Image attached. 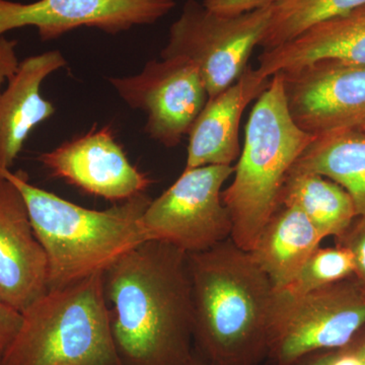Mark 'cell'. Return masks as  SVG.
I'll return each mask as SVG.
<instances>
[{
  "label": "cell",
  "mask_w": 365,
  "mask_h": 365,
  "mask_svg": "<svg viewBox=\"0 0 365 365\" xmlns=\"http://www.w3.org/2000/svg\"><path fill=\"white\" fill-rule=\"evenodd\" d=\"M365 6V0H278L260 46L272 49L295 39L313 26Z\"/></svg>",
  "instance_id": "20"
},
{
  "label": "cell",
  "mask_w": 365,
  "mask_h": 365,
  "mask_svg": "<svg viewBox=\"0 0 365 365\" xmlns=\"http://www.w3.org/2000/svg\"><path fill=\"white\" fill-rule=\"evenodd\" d=\"M21 314L20 328L0 365H122L104 272L47 289Z\"/></svg>",
  "instance_id": "5"
},
{
  "label": "cell",
  "mask_w": 365,
  "mask_h": 365,
  "mask_svg": "<svg viewBox=\"0 0 365 365\" xmlns=\"http://www.w3.org/2000/svg\"><path fill=\"white\" fill-rule=\"evenodd\" d=\"M314 137L290 116L282 78L274 74L250 114L234 180L222 194L232 218L230 239L240 248L253 250L262 230L280 207L288 173Z\"/></svg>",
  "instance_id": "4"
},
{
  "label": "cell",
  "mask_w": 365,
  "mask_h": 365,
  "mask_svg": "<svg viewBox=\"0 0 365 365\" xmlns=\"http://www.w3.org/2000/svg\"><path fill=\"white\" fill-rule=\"evenodd\" d=\"M195 356L206 365L267 359L275 289L250 252L225 240L188 254Z\"/></svg>",
  "instance_id": "2"
},
{
  "label": "cell",
  "mask_w": 365,
  "mask_h": 365,
  "mask_svg": "<svg viewBox=\"0 0 365 365\" xmlns=\"http://www.w3.org/2000/svg\"><path fill=\"white\" fill-rule=\"evenodd\" d=\"M323 60L365 66V6L319 24L285 44L264 50L257 71L270 78L278 72Z\"/></svg>",
  "instance_id": "16"
},
{
  "label": "cell",
  "mask_w": 365,
  "mask_h": 365,
  "mask_svg": "<svg viewBox=\"0 0 365 365\" xmlns=\"http://www.w3.org/2000/svg\"><path fill=\"white\" fill-rule=\"evenodd\" d=\"M115 347L122 365H191L193 307L188 254L146 241L104 272Z\"/></svg>",
  "instance_id": "1"
},
{
  "label": "cell",
  "mask_w": 365,
  "mask_h": 365,
  "mask_svg": "<svg viewBox=\"0 0 365 365\" xmlns=\"http://www.w3.org/2000/svg\"><path fill=\"white\" fill-rule=\"evenodd\" d=\"M324 237L302 211L281 205L262 230L250 254L279 292L299 272Z\"/></svg>",
  "instance_id": "17"
},
{
  "label": "cell",
  "mask_w": 365,
  "mask_h": 365,
  "mask_svg": "<svg viewBox=\"0 0 365 365\" xmlns=\"http://www.w3.org/2000/svg\"><path fill=\"white\" fill-rule=\"evenodd\" d=\"M345 348L338 352L337 356L335 357L331 365H364L356 353L352 349L346 350Z\"/></svg>",
  "instance_id": "27"
},
{
  "label": "cell",
  "mask_w": 365,
  "mask_h": 365,
  "mask_svg": "<svg viewBox=\"0 0 365 365\" xmlns=\"http://www.w3.org/2000/svg\"><path fill=\"white\" fill-rule=\"evenodd\" d=\"M348 232L340 240L339 244L351 251L354 259V276L365 288V218L357 217Z\"/></svg>",
  "instance_id": "22"
},
{
  "label": "cell",
  "mask_w": 365,
  "mask_h": 365,
  "mask_svg": "<svg viewBox=\"0 0 365 365\" xmlns=\"http://www.w3.org/2000/svg\"><path fill=\"white\" fill-rule=\"evenodd\" d=\"M191 365H206V364H203V362L201 361V360H199L196 357L195 361H194L193 364H192Z\"/></svg>",
  "instance_id": "29"
},
{
  "label": "cell",
  "mask_w": 365,
  "mask_h": 365,
  "mask_svg": "<svg viewBox=\"0 0 365 365\" xmlns=\"http://www.w3.org/2000/svg\"><path fill=\"white\" fill-rule=\"evenodd\" d=\"M109 81L129 107L145 113L144 131L165 148L181 143L209 100L198 68L184 57L151 60L140 73Z\"/></svg>",
  "instance_id": "9"
},
{
  "label": "cell",
  "mask_w": 365,
  "mask_h": 365,
  "mask_svg": "<svg viewBox=\"0 0 365 365\" xmlns=\"http://www.w3.org/2000/svg\"><path fill=\"white\" fill-rule=\"evenodd\" d=\"M292 170L337 182L351 197L357 216L365 218V133L357 127L314 137Z\"/></svg>",
  "instance_id": "18"
},
{
  "label": "cell",
  "mask_w": 365,
  "mask_h": 365,
  "mask_svg": "<svg viewBox=\"0 0 365 365\" xmlns=\"http://www.w3.org/2000/svg\"><path fill=\"white\" fill-rule=\"evenodd\" d=\"M16 41L6 39L4 36L0 37V91L4 81H9L20 66L16 56Z\"/></svg>",
  "instance_id": "25"
},
{
  "label": "cell",
  "mask_w": 365,
  "mask_h": 365,
  "mask_svg": "<svg viewBox=\"0 0 365 365\" xmlns=\"http://www.w3.org/2000/svg\"><path fill=\"white\" fill-rule=\"evenodd\" d=\"M290 116L314 136L365 121V66L323 60L278 72Z\"/></svg>",
  "instance_id": "10"
},
{
  "label": "cell",
  "mask_w": 365,
  "mask_h": 365,
  "mask_svg": "<svg viewBox=\"0 0 365 365\" xmlns=\"http://www.w3.org/2000/svg\"><path fill=\"white\" fill-rule=\"evenodd\" d=\"M234 173V165L185 169L144 211L141 223L146 240L169 242L191 254L230 239L232 218L222 194Z\"/></svg>",
  "instance_id": "8"
},
{
  "label": "cell",
  "mask_w": 365,
  "mask_h": 365,
  "mask_svg": "<svg viewBox=\"0 0 365 365\" xmlns=\"http://www.w3.org/2000/svg\"><path fill=\"white\" fill-rule=\"evenodd\" d=\"M0 177L20 190L34 232L48 262V289L105 272L146 240L141 218L150 198L145 193L105 210L67 201L29 182L23 172L0 169Z\"/></svg>",
  "instance_id": "3"
},
{
  "label": "cell",
  "mask_w": 365,
  "mask_h": 365,
  "mask_svg": "<svg viewBox=\"0 0 365 365\" xmlns=\"http://www.w3.org/2000/svg\"><path fill=\"white\" fill-rule=\"evenodd\" d=\"M278 0H203V6L220 16H235L272 6Z\"/></svg>",
  "instance_id": "23"
},
{
  "label": "cell",
  "mask_w": 365,
  "mask_h": 365,
  "mask_svg": "<svg viewBox=\"0 0 365 365\" xmlns=\"http://www.w3.org/2000/svg\"><path fill=\"white\" fill-rule=\"evenodd\" d=\"M269 81L248 66L232 86L209 98L189 132L185 169L232 165L241 155L239 131L242 113L267 88Z\"/></svg>",
  "instance_id": "14"
},
{
  "label": "cell",
  "mask_w": 365,
  "mask_h": 365,
  "mask_svg": "<svg viewBox=\"0 0 365 365\" xmlns=\"http://www.w3.org/2000/svg\"><path fill=\"white\" fill-rule=\"evenodd\" d=\"M48 262L20 190L0 177V299L21 312L48 289Z\"/></svg>",
  "instance_id": "13"
},
{
  "label": "cell",
  "mask_w": 365,
  "mask_h": 365,
  "mask_svg": "<svg viewBox=\"0 0 365 365\" xmlns=\"http://www.w3.org/2000/svg\"><path fill=\"white\" fill-rule=\"evenodd\" d=\"M38 160L51 176L114 202L144 194L151 182L129 162L110 126L95 127L85 135L42 153Z\"/></svg>",
  "instance_id": "12"
},
{
  "label": "cell",
  "mask_w": 365,
  "mask_h": 365,
  "mask_svg": "<svg viewBox=\"0 0 365 365\" xmlns=\"http://www.w3.org/2000/svg\"><path fill=\"white\" fill-rule=\"evenodd\" d=\"M364 327L365 288L354 276L297 297L275 292L267 359L288 365L309 353L343 349Z\"/></svg>",
  "instance_id": "6"
},
{
  "label": "cell",
  "mask_w": 365,
  "mask_h": 365,
  "mask_svg": "<svg viewBox=\"0 0 365 365\" xmlns=\"http://www.w3.org/2000/svg\"><path fill=\"white\" fill-rule=\"evenodd\" d=\"M357 128L360 129V130L365 133V121L364 123L360 124L359 126H357Z\"/></svg>",
  "instance_id": "30"
},
{
  "label": "cell",
  "mask_w": 365,
  "mask_h": 365,
  "mask_svg": "<svg viewBox=\"0 0 365 365\" xmlns=\"http://www.w3.org/2000/svg\"><path fill=\"white\" fill-rule=\"evenodd\" d=\"M353 351L356 353L357 355L360 357V359L362 360V362H364L365 365V339L362 341L361 343L359 346H356V347L351 348Z\"/></svg>",
  "instance_id": "28"
},
{
  "label": "cell",
  "mask_w": 365,
  "mask_h": 365,
  "mask_svg": "<svg viewBox=\"0 0 365 365\" xmlns=\"http://www.w3.org/2000/svg\"><path fill=\"white\" fill-rule=\"evenodd\" d=\"M281 205L299 208L324 239L340 240L359 217L351 197L342 187L312 173L290 170L281 192Z\"/></svg>",
  "instance_id": "19"
},
{
  "label": "cell",
  "mask_w": 365,
  "mask_h": 365,
  "mask_svg": "<svg viewBox=\"0 0 365 365\" xmlns=\"http://www.w3.org/2000/svg\"><path fill=\"white\" fill-rule=\"evenodd\" d=\"M271 7L227 16L208 11L196 0H187L181 16L170 26L162 58L190 60L198 68L209 98L215 97L248 67L267 29Z\"/></svg>",
  "instance_id": "7"
},
{
  "label": "cell",
  "mask_w": 365,
  "mask_h": 365,
  "mask_svg": "<svg viewBox=\"0 0 365 365\" xmlns=\"http://www.w3.org/2000/svg\"><path fill=\"white\" fill-rule=\"evenodd\" d=\"M21 314L0 299V359L20 328Z\"/></svg>",
  "instance_id": "24"
},
{
  "label": "cell",
  "mask_w": 365,
  "mask_h": 365,
  "mask_svg": "<svg viewBox=\"0 0 365 365\" xmlns=\"http://www.w3.org/2000/svg\"><path fill=\"white\" fill-rule=\"evenodd\" d=\"M175 6L174 0H38L26 4L0 0V37L30 26L42 41L58 39L81 26L118 34L153 25Z\"/></svg>",
  "instance_id": "11"
},
{
  "label": "cell",
  "mask_w": 365,
  "mask_h": 365,
  "mask_svg": "<svg viewBox=\"0 0 365 365\" xmlns=\"http://www.w3.org/2000/svg\"><path fill=\"white\" fill-rule=\"evenodd\" d=\"M354 274L351 251L343 245L335 248H319L307 259L297 275L279 292L289 295L306 294L312 290L339 282Z\"/></svg>",
  "instance_id": "21"
},
{
  "label": "cell",
  "mask_w": 365,
  "mask_h": 365,
  "mask_svg": "<svg viewBox=\"0 0 365 365\" xmlns=\"http://www.w3.org/2000/svg\"><path fill=\"white\" fill-rule=\"evenodd\" d=\"M340 350H323L309 353L288 365H331Z\"/></svg>",
  "instance_id": "26"
},
{
  "label": "cell",
  "mask_w": 365,
  "mask_h": 365,
  "mask_svg": "<svg viewBox=\"0 0 365 365\" xmlns=\"http://www.w3.org/2000/svg\"><path fill=\"white\" fill-rule=\"evenodd\" d=\"M66 63L57 50L28 57L0 93V169H11L34 128L55 114L41 86Z\"/></svg>",
  "instance_id": "15"
}]
</instances>
